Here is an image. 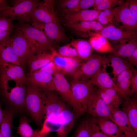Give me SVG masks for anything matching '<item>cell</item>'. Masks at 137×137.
I'll list each match as a JSON object with an SVG mask.
<instances>
[{"label": "cell", "mask_w": 137, "mask_h": 137, "mask_svg": "<svg viewBox=\"0 0 137 137\" xmlns=\"http://www.w3.org/2000/svg\"></svg>", "instance_id": "6f0895ef"}, {"label": "cell", "mask_w": 137, "mask_h": 137, "mask_svg": "<svg viewBox=\"0 0 137 137\" xmlns=\"http://www.w3.org/2000/svg\"><path fill=\"white\" fill-rule=\"evenodd\" d=\"M73 96L76 102L85 113L86 112L90 97L95 89L89 81H82L73 79L70 83Z\"/></svg>", "instance_id": "8fae6325"}, {"label": "cell", "mask_w": 137, "mask_h": 137, "mask_svg": "<svg viewBox=\"0 0 137 137\" xmlns=\"http://www.w3.org/2000/svg\"><path fill=\"white\" fill-rule=\"evenodd\" d=\"M109 65V64L103 65L89 81L92 85L99 88L102 89H113L119 93L115 82L106 71V67Z\"/></svg>", "instance_id": "e0dca14e"}, {"label": "cell", "mask_w": 137, "mask_h": 137, "mask_svg": "<svg viewBox=\"0 0 137 137\" xmlns=\"http://www.w3.org/2000/svg\"><path fill=\"white\" fill-rule=\"evenodd\" d=\"M55 1L44 0L40 1L32 13L30 22L46 23L58 22V19L54 10Z\"/></svg>", "instance_id": "7c38bea8"}, {"label": "cell", "mask_w": 137, "mask_h": 137, "mask_svg": "<svg viewBox=\"0 0 137 137\" xmlns=\"http://www.w3.org/2000/svg\"><path fill=\"white\" fill-rule=\"evenodd\" d=\"M113 10V25L125 31L137 32V20L130 11L126 2L114 8Z\"/></svg>", "instance_id": "ba28073f"}, {"label": "cell", "mask_w": 137, "mask_h": 137, "mask_svg": "<svg viewBox=\"0 0 137 137\" xmlns=\"http://www.w3.org/2000/svg\"><path fill=\"white\" fill-rule=\"evenodd\" d=\"M9 39L22 67H25L34 56V50L23 32L17 28Z\"/></svg>", "instance_id": "5b68a950"}, {"label": "cell", "mask_w": 137, "mask_h": 137, "mask_svg": "<svg viewBox=\"0 0 137 137\" xmlns=\"http://www.w3.org/2000/svg\"><path fill=\"white\" fill-rule=\"evenodd\" d=\"M110 65L112 68V78L115 82L117 76L122 72L133 67L128 61L122 58L113 55H110L107 58Z\"/></svg>", "instance_id": "83f0119b"}, {"label": "cell", "mask_w": 137, "mask_h": 137, "mask_svg": "<svg viewBox=\"0 0 137 137\" xmlns=\"http://www.w3.org/2000/svg\"><path fill=\"white\" fill-rule=\"evenodd\" d=\"M56 50H42L35 53L34 56L28 63L29 73L40 69L49 62L53 61Z\"/></svg>", "instance_id": "d6986e66"}, {"label": "cell", "mask_w": 137, "mask_h": 137, "mask_svg": "<svg viewBox=\"0 0 137 137\" xmlns=\"http://www.w3.org/2000/svg\"><path fill=\"white\" fill-rule=\"evenodd\" d=\"M104 1V0H95L92 7H93V8H95L102 3Z\"/></svg>", "instance_id": "f907efd6"}, {"label": "cell", "mask_w": 137, "mask_h": 137, "mask_svg": "<svg viewBox=\"0 0 137 137\" xmlns=\"http://www.w3.org/2000/svg\"><path fill=\"white\" fill-rule=\"evenodd\" d=\"M70 44L76 50L79 57L85 61L92 55L93 50L88 41L82 39L72 40Z\"/></svg>", "instance_id": "4316f807"}, {"label": "cell", "mask_w": 137, "mask_h": 137, "mask_svg": "<svg viewBox=\"0 0 137 137\" xmlns=\"http://www.w3.org/2000/svg\"><path fill=\"white\" fill-rule=\"evenodd\" d=\"M127 60L132 65L137 67V48L133 53L127 58Z\"/></svg>", "instance_id": "c3c4849f"}, {"label": "cell", "mask_w": 137, "mask_h": 137, "mask_svg": "<svg viewBox=\"0 0 137 137\" xmlns=\"http://www.w3.org/2000/svg\"><path fill=\"white\" fill-rule=\"evenodd\" d=\"M38 70L45 72L52 76L58 72L56 67L53 61Z\"/></svg>", "instance_id": "bcb514c9"}, {"label": "cell", "mask_w": 137, "mask_h": 137, "mask_svg": "<svg viewBox=\"0 0 137 137\" xmlns=\"http://www.w3.org/2000/svg\"><path fill=\"white\" fill-rule=\"evenodd\" d=\"M70 58L62 56L55 51L53 62L58 71L61 72L65 67L69 61Z\"/></svg>", "instance_id": "74e56055"}, {"label": "cell", "mask_w": 137, "mask_h": 137, "mask_svg": "<svg viewBox=\"0 0 137 137\" xmlns=\"http://www.w3.org/2000/svg\"><path fill=\"white\" fill-rule=\"evenodd\" d=\"M90 135L89 119L87 118L81 122L72 137H90Z\"/></svg>", "instance_id": "e575fe53"}, {"label": "cell", "mask_w": 137, "mask_h": 137, "mask_svg": "<svg viewBox=\"0 0 137 137\" xmlns=\"http://www.w3.org/2000/svg\"><path fill=\"white\" fill-rule=\"evenodd\" d=\"M112 8H110L101 11L98 15L96 20L103 26L113 25L114 14Z\"/></svg>", "instance_id": "836d02e7"}, {"label": "cell", "mask_w": 137, "mask_h": 137, "mask_svg": "<svg viewBox=\"0 0 137 137\" xmlns=\"http://www.w3.org/2000/svg\"><path fill=\"white\" fill-rule=\"evenodd\" d=\"M97 90L101 97L109 107L111 111L112 109L118 108L108 95L103 90L98 88Z\"/></svg>", "instance_id": "b9f144b4"}, {"label": "cell", "mask_w": 137, "mask_h": 137, "mask_svg": "<svg viewBox=\"0 0 137 137\" xmlns=\"http://www.w3.org/2000/svg\"><path fill=\"white\" fill-rule=\"evenodd\" d=\"M89 123L90 129V137H107L101 132L92 118H89Z\"/></svg>", "instance_id": "60d3db41"}, {"label": "cell", "mask_w": 137, "mask_h": 137, "mask_svg": "<svg viewBox=\"0 0 137 137\" xmlns=\"http://www.w3.org/2000/svg\"><path fill=\"white\" fill-rule=\"evenodd\" d=\"M53 76L55 90L64 101L70 105L78 118L84 113L78 105L73 96L70 83L63 74L58 71Z\"/></svg>", "instance_id": "52a82bcc"}, {"label": "cell", "mask_w": 137, "mask_h": 137, "mask_svg": "<svg viewBox=\"0 0 137 137\" xmlns=\"http://www.w3.org/2000/svg\"><path fill=\"white\" fill-rule=\"evenodd\" d=\"M16 28L23 33L35 53L42 50H51L54 48L55 42L48 38L42 32L27 23H20Z\"/></svg>", "instance_id": "7a4b0ae2"}, {"label": "cell", "mask_w": 137, "mask_h": 137, "mask_svg": "<svg viewBox=\"0 0 137 137\" xmlns=\"http://www.w3.org/2000/svg\"><path fill=\"white\" fill-rule=\"evenodd\" d=\"M13 109L4 111L3 118L0 124V132L4 137H11L14 116Z\"/></svg>", "instance_id": "f546056e"}, {"label": "cell", "mask_w": 137, "mask_h": 137, "mask_svg": "<svg viewBox=\"0 0 137 137\" xmlns=\"http://www.w3.org/2000/svg\"><path fill=\"white\" fill-rule=\"evenodd\" d=\"M77 118L75 113L67 108L63 111L58 117L60 126L59 129L56 132L58 137H67Z\"/></svg>", "instance_id": "ac0fdd59"}, {"label": "cell", "mask_w": 137, "mask_h": 137, "mask_svg": "<svg viewBox=\"0 0 137 137\" xmlns=\"http://www.w3.org/2000/svg\"><path fill=\"white\" fill-rule=\"evenodd\" d=\"M7 1L6 0H0V7L7 5Z\"/></svg>", "instance_id": "f5cc1de1"}, {"label": "cell", "mask_w": 137, "mask_h": 137, "mask_svg": "<svg viewBox=\"0 0 137 137\" xmlns=\"http://www.w3.org/2000/svg\"><path fill=\"white\" fill-rule=\"evenodd\" d=\"M29 121L25 116L21 117L20 119L17 133L21 137H37L39 130H34L29 123Z\"/></svg>", "instance_id": "4dcf8cb0"}, {"label": "cell", "mask_w": 137, "mask_h": 137, "mask_svg": "<svg viewBox=\"0 0 137 137\" xmlns=\"http://www.w3.org/2000/svg\"><path fill=\"white\" fill-rule=\"evenodd\" d=\"M130 95L137 91V70L133 68L130 82Z\"/></svg>", "instance_id": "f6af8a7d"}, {"label": "cell", "mask_w": 137, "mask_h": 137, "mask_svg": "<svg viewBox=\"0 0 137 137\" xmlns=\"http://www.w3.org/2000/svg\"><path fill=\"white\" fill-rule=\"evenodd\" d=\"M0 137H4L1 134L0 132Z\"/></svg>", "instance_id": "11a10c76"}, {"label": "cell", "mask_w": 137, "mask_h": 137, "mask_svg": "<svg viewBox=\"0 0 137 137\" xmlns=\"http://www.w3.org/2000/svg\"><path fill=\"white\" fill-rule=\"evenodd\" d=\"M80 0H63L60 1L59 5L62 9H71L76 8Z\"/></svg>", "instance_id": "ee69618b"}, {"label": "cell", "mask_w": 137, "mask_h": 137, "mask_svg": "<svg viewBox=\"0 0 137 137\" xmlns=\"http://www.w3.org/2000/svg\"><path fill=\"white\" fill-rule=\"evenodd\" d=\"M11 32L0 29V42L6 41L10 38Z\"/></svg>", "instance_id": "681fc988"}, {"label": "cell", "mask_w": 137, "mask_h": 137, "mask_svg": "<svg viewBox=\"0 0 137 137\" xmlns=\"http://www.w3.org/2000/svg\"><path fill=\"white\" fill-rule=\"evenodd\" d=\"M102 36L115 42L123 41L137 38V32H132L122 30L112 24L104 27L99 31L90 33V35Z\"/></svg>", "instance_id": "9a60e30c"}, {"label": "cell", "mask_w": 137, "mask_h": 137, "mask_svg": "<svg viewBox=\"0 0 137 137\" xmlns=\"http://www.w3.org/2000/svg\"><path fill=\"white\" fill-rule=\"evenodd\" d=\"M11 137H15V136H13V135L12 134V135H11Z\"/></svg>", "instance_id": "9f6ffc18"}, {"label": "cell", "mask_w": 137, "mask_h": 137, "mask_svg": "<svg viewBox=\"0 0 137 137\" xmlns=\"http://www.w3.org/2000/svg\"><path fill=\"white\" fill-rule=\"evenodd\" d=\"M25 75L27 84L37 90L55 91L53 76L39 70Z\"/></svg>", "instance_id": "5bb4252c"}, {"label": "cell", "mask_w": 137, "mask_h": 137, "mask_svg": "<svg viewBox=\"0 0 137 137\" xmlns=\"http://www.w3.org/2000/svg\"><path fill=\"white\" fill-rule=\"evenodd\" d=\"M114 123L118 126L124 134L137 137V134L134 131L125 113L119 108L111 110Z\"/></svg>", "instance_id": "ffe728a7"}, {"label": "cell", "mask_w": 137, "mask_h": 137, "mask_svg": "<svg viewBox=\"0 0 137 137\" xmlns=\"http://www.w3.org/2000/svg\"><path fill=\"white\" fill-rule=\"evenodd\" d=\"M107 58L97 54H93L84 61L78 69L71 76L73 79L82 81H89L104 65L109 64Z\"/></svg>", "instance_id": "3957f363"}, {"label": "cell", "mask_w": 137, "mask_h": 137, "mask_svg": "<svg viewBox=\"0 0 137 137\" xmlns=\"http://www.w3.org/2000/svg\"><path fill=\"white\" fill-rule=\"evenodd\" d=\"M43 106V119L57 117L67 107L55 91H40Z\"/></svg>", "instance_id": "277c9868"}, {"label": "cell", "mask_w": 137, "mask_h": 137, "mask_svg": "<svg viewBox=\"0 0 137 137\" xmlns=\"http://www.w3.org/2000/svg\"><path fill=\"white\" fill-rule=\"evenodd\" d=\"M57 52L58 54L64 57L79 58L75 49L71 46L70 43L60 47Z\"/></svg>", "instance_id": "8d00e7d4"}, {"label": "cell", "mask_w": 137, "mask_h": 137, "mask_svg": "<svg viewBox=\"0 0 137 137\" xmlns=\"http://www.w3.org/2000/svg\"><path fill=\"white\" fill-rule=\"evenodd\" d=\"M10 80L14 81L16 85L27 84L23 68L0 59V84H7Z\"/></svg>", "instance_id": "9c48e42d"}, {"label": "cell", "mask_w": 137, "mask_h": 137, "mask_svg": "<svg viewBox=\"0 0 137 137\" xmlns=\"http://www.w3.org/2000/svg\"><path fill=\"white\" fill-rule=\"evenodd\" d=\"M125 99L121 105V110L126 115L134 131L137 134V101L129 97Z\"/></svg>", "instance_id": "7402d4cb"}, {"label": "cell", "mask_w": 137, "mask_h": 137, "mask_svg": "<svg viewBox=\"0 0 137 137\" xmlns=\"http://www.w3.org/2000/svg\"><path fill=\"white\" fill-rule=\"evenodd\" d=\"M4 114V111L2 109L1 104L0 101V124L3 118Z\"/></svg>", "instance_id": "816d5d0a"}, {"label": "cell", "mask_w": 137, "mask_h": 137, "mask_svg": "<svg viewBox=\"0 0 137 137\" xmlns=\"http://www.w3.org/2000/svg\"><path fill=\"white\" fill-rule=\"evenodd\" d=\"M101 11L88 9L65 15L63 18L66 21L67 24L92 21L96 19Z\"/></svg>", "instance_id": "cb8c5ba5"}, {"label": "cell", "mask_w": 137, "mask_h": 137, "mask_svg": "<svg viewBox=\"0 0 137 137\" xmlns=\"http://www.w3.org/2000/svg\"><path fill=\"white\" fill-rule=\"evenodd\" d=\"M113 47V55L122 58L129 57L137 48V38L119 43Z\"/></svg>", "instance_id": "484cf974"}, {"label": "cell", "mask_w": 137, "mask_h": 137, "mask_svg": "<svg viewBox=\"0 0 137 137\" xmlns=\"http://www.w3.org/2000/svg\"><path fill=\"white\" fill-rule=\"evenodd\" d=\"M124 2L121 0H104L99 5L93 8V9L100 11L120 6Z\"/></svg>", "instance_id": "f35d334b"}, {"label": "cell", "mask_w": 137, "mask_h": 137, "mask_svg": "<svg viewBox=\"0 0 137 137\" xmlns=\"http://www.w3.org/2000/svg\"><path fill=\"white\" fill-rule=\"evenodd\" d=\"M84 61L79 58H70L67 65L60 72L64 75L72 76L78 69Z\"/></svg>", "instance_id": "d6a6232c"}, {"label": "cell", "mask_w": 137, "mask_h": 137, "mask_svg": "<svg viewBox=\"0 0 137 137\" xmlns=\"http://www.w3.org/2000/svg\"><path fill=\"white\" fill-rule=\"evenodd\" d=\"M120 137H132L130 136L126 135L124 134H123V133H122V134L121 135Z\"/></svg>", "instance_id": "db71d44e"}, {"label": "cell", "mask_w": 137, "mask_h": 137, "mask_svg": "<svg viewBox=\"0 0 137 137\" xmlns=\"http://www.w3.org/2000/svg\"><path fill=\"white\" fill-rule=\"evenodd\" d=\"M12 20L0 16V29L11 32L13 27Z\"/></svg>", "instance_id": "7bdbcfd3"}, {"label": "cell", "mask_w": 137, "mask_h": 137, "mask_svg": "<svg viewBox=\"0 0 137 137\" xmlns=\"http://www.w3.org/2000/svg\"><path fill=\"white\" fill-rule=\"evenodd\" d=\"M27 93L24 106L33 120L40 125L43 120V106L42 98L39 90L27 84Z\"/></svg>", "instance_id": "8992f818"}, {"label": "cell", "mask_w": 137, "mask_h": 137, "mask_svg": "<svg viewBox=\"0 0 137 137\" xmlns=\"http://www.w3.org/2000/svg\"><path fill=\"white\" fill-rule=\"evenodd\" d=\"M0 59L22 67L19 59L14 51L9 38L7 40L0 42Z\"/></svg>", "instance_id": "d4e9b609"}, {"label": "cell", "mask_w": 137, "mask_h": 137, "mask_svg": "<svg viewBox=\"0 0 137 137\" xmlns=\"http://www.w3.org/2000/svg\"><path fill=\"white\" fill-rule=\"evenodd\" d=\"M102 89L108 95L117 107L119 108L123 102V98L120 94L113 89Z\"/></svg>", "instance_id": "ab89813d"}, {"label": "cell", "mask_w": 137, "mask_h": 137, "mask_svg": "<svg viewBox=\"0 0 137 137\" xmlns=\"http://www.w3.org/2000/svg\"><path fill=\"white\" fill-rule=\"evenodd\" d=\"M126 3L130 11L137 20V0H128Z\"/></svg>", "instance_id": "7dc6e473"}, {"label": "cell", "mask_w": 137, "mask_h": 137, "mask_svg": "<svg viewBox=\"0 0 137 137\" xmlns=\"http://www.w3.org/2000/svg\"><path fill=\"white\" fill-rule=\"evenodd\" d=\"M93 50L100 53L112 52L113 47L107 39L100 35L91 36L88 41Z\"/></svg>", "instance_id": "f1b7e54d"}, {"label": "cell", "mask_w": 137, "mask_h": 137, "mask_svg": "<svg viewBox=\"0 0 137 137\" xmlns=\"http://www.w3.org/2000/svg\"><path fill=\"white\" fill-rule=\"evenodd\" d=\"M40 1L37 0H18L13 1V6L7 4L0 7V16L16 20L20 23L30 22L33 12Z\"/></svg>", "instance_id": "6da1fadb"}, {"label": "cell", "mask_w": 137, "mask_h": 137, "mask_svg": "<svg viewBox=\"0 0 137 137\" xmlns=\"http://www.w3.org/2000/svg\"><path fill=\"white\" fill-rule=\"evenodd\" d=\"M133 69L132 67L122 72L115 82L119 94L124 99L130 95V82Z\"/></svg>", "instance_id": "44dd1931"}, {"label": "cell", "mask_w": 137, "mask_h": 137, "mask_svg": "<svg viewBox=\"0 0 137 137\" xmlns=\"http://www.w3.org/2000/svg\"><path fill=\"white\" fill-rule=\"evenodd\" d=\"M95 0H80L77 6L71 9H62V13L65 15L88 9L92 7Z\"/></svg>", "instance_id": "d590c367"}, {"label": "cell", "mask_w": 137, "mask_h": 137, "mask_svg": "<svg viewBox=\"0 0 137 137\" xmlns=\"http://www.w3.org/2000/svg\"><path fill=\"white\" fill-rule=\"evenodd\" d=\"M3 95L11 106L16 110L25 109L24 102L27 93V85H18L12 88L7 84L0 85Z\"/></svg>", "instance_id": "30bf717a"}, {"label": "cell", "mask_w": 137, "mask_h": 137, "mask_svg": "<svg viewBox=\"0 0 137 137\" xmlns=\"http://www.w3.org/2000/svg\"><path fill=\"white\" fill-rule=\"evenodd\" d=\"M101 132L107 137H120L123 133L118 126L113 122L101 117H92Z\"/></svg>", "instance_id": "603a6c76"}, {"label": "cell", "mask_w": 137, "mask_h": 137, "mask_svg": "<svg viewBox=\"0 0 137 137\" xmlns=\"http://www.w3.org/2000/svg\"><path fill=\"white\" fill-rule=\"evenodd\" d=\"M97 20L79 22L67 24L66 25L70 28L80 32H85L91 30H93Z\"/></svg>", "instance_id": "1f68e13d"}, {"label": "cell", "mask_w": 137, "mask_h": 137, "mask_svg": "<svg viewBox=\"0 0 137 137\" xmlns=\"http://www.w3.org/2000/svg\"><path fill=\"white\" fill-rule=\"evenodd\" d=\"M32 26L42 32L54 42H65L68 39L58 22L32 23Z\"/></svg>", "instance_id": "2e32d148"}, {"label": "cell", "mask_w": 137, "mask_h": 137, "mask_svg": "<svg viewBox=\"0 0 137 137\" xmlns=\"http://www.w3.org/2000/svg\"><path fill=\"white\" fill-rule=\"evenodd\" d=\"M86 112L92 117H101L114 122L110 109L101 97L97 89L91 94L88 103Z\"/></svg>", "instance_id": "4fadbf2b"}]
</instances>
